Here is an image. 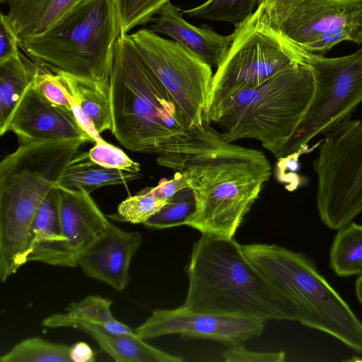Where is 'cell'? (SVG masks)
Listing matches in <instances>:
<instances>
[{"label": "cell", "instance_id": "4dcf8cb0", "mask_svg": "<svg viewBox=\"0 0 362 362\" xmlns=\"http://www.w3.org/2000/svg\"><path fill=\"white\" fill-rule=\"evenodd\" d=\"M90 159L106 168L139 173L140 164L132 160L122 149L105 140L96 142L88 151Z\"/></svg>", "mask_w": 362, "mask_h": 362}, {"label": "cell", "instance_id": "836d02e7", "mask_svg": "<svg viewBox=\"0 0 362 362\" xmlns=\"http://www.w3.org/2000/svg\"><path fill=\"white\" fill-rule=\"evenodd\" d=\"M20 38L3 13L0 16V63L20 57Z\"/></svg>", "mask_w": 362, "mask_h": 362}, {"label": "cell", "instance_id": "4fadbf2b", "mask_svg": "<svg viewBox=\"0 0 362 362\" xmlns=\"http://www.w3.org/2000/svg\"><path fill=\"white\" fill-rule=\"evenodd\" d=\"M264 321L252 317L189 310L182 305L156 309L134 332L146 340L168 334L214 340L229 346L243 344L264 331Z\"/></svg>", "mask_w": 362, "mask_h": 362}, {"label": "cell", "instance_id": "f1b7e54d", "mask_svg": "<svg viewBox=\"0 0 362 362\" xmlns=\"http://www.w3.org/2000/svg\"><path fill=\"white\" fill-rule=\"evenodd\" d=\"M122 34L151 21L170 0H115Z\"/></svg>", "mask_w": 362, "mask_h": 362}, {"label": "cell", "instance_id": "8992f818", "mask_svg": "<svg viewBox=\"0 0 362 362\" xmlns=\"http://www.w3.org/2000/svg\"><path fill=\"white\" fill-rule=\"evenodd\" d=\"M315 91L312 69L293 62L261 84L226 100L206 117L228 143L258 140L279 159L309 109Z\"/></svg>", "mask_w": 362, "mask_h": 362}, {"label": "cell", "instance_id": "e575fe53", "mask_svg": "<svg viewBox=\"0 0 362 362\" xmlns=\"http://www.w3.org/2000/svg\"><path fill=\"white\" fill-rule=\"evenodd\" d=\"M187 177L188 173L186 170L176 171L173 179L168 180L162 178L157 186L145 188L141 192L168 201L181 189L189 187Z\"/></svg>", "mask_w": 362, "mask_h": 362}, {"label": "cell", "instance_id": "7c38bea8", "mask_svg": "<svg viewBox=\"0 0 362 362\" xmlns=\"http://www.w3.org/2000/svg\"><path fill=\"white\" fill-rule=\"evenodd\" d=\"M129 37L141 58L173 97L190 129L202 128L214 76L211 65L177 42L165 39L151 29H140Z\"/></svg>", "mask_w": 362, "mask_h": 362}, {"label": "cell", "instance_id": "44dd1931", "mask_svg": "<svg viewBox=\"0 0 362 362\" xmlns=\"http://www.w3.org/2000/svg\"><path fill=\"white\" fill-rule=\"evenodd\" d=\"M140 177L139 173L99 165L90 159L88 152H83L72 158L58 185L70 190H84L90 194L100 187L125 185Z\"/></svg>", "mask_w": 362, "mask_h": 362}, {"label": "cell", "instance_id": "f35d334b", "mask_svg": "<svg viewBox=\"0 0 362 362\" xmlns=\"http://www.w3.org/2000/svg\"><path fill=\"white\" fill-rule=\"evenodd\" d=\"M262 0H258L257 5H259L261 3Z\"/></svg>", "mask_w": 362, "mask_h": 362}, {"label": "cell", "instance_id": "8fae6325", "mask_svg": "<svg viewBox=\"0 0 362 362\" xmlns=\"http://www.w3.org/2000/svg\"><path fill=\"white\" fill-rule=\"evenodd\" d=\"M260 4L271 23L309 53L323 55L342 41L362 44V0H262Z\"/></svg>", "mask_w": 362, "mask_h": 362}, {"label": "cell", "instance_id": "cb8c5ba5", "mask_svg": "<svg viewBox=\"0 0 362 362\" xmlns=\"http://www.w3.org/2000/svg\"><path fill=\"white\" fill-rule=\"evenodd\" d=\"M329 266L339 276L362 274V225L351 222L338 229L329 251Z\"/></svg>", "mask_w": 362, "mask_h": 362}, {"label": "cell", "instance_id": "9c48e42d", "mask_svg": "<svg viewBox=\"0 0 362 362\" xmlns=\"http://www.w3.org/2000/svg\"><path fill=\"white\" fill-rule=\"evenodd\" d=\"M325 135L317 158V207L330 229L351 223L362 212V120H343Z\"/></svg>", "mask_w": 362, "mask_h": 362}, {"label": "cell", "instance_id": "5bb4252c", "mask_svg": "<svg viewBox=\"0 0 362 362\" xmlns=\"http://www.w3.org/2000/svg\"><path fill=\"white\" fill-rule=\"evenodd\" d=\"M8 132H13L21 144L54 140L93 142L73 112L47 99L36 88L33 79L0 128L1 136Z\"/></svg>", "mask_w": 362, "mask_h": 362}, {"label": "cell", "instance_id": "d4e9b609", "mask_svg": "<svg viewBox=\"0 0 362 362\" xmlns=\"http://www.w3.org/2000/svg\"><path fill=\"white\" fill-rule=\"evenodd\" d=\"M70 346L41 337L21 340L0 358L1 362H71Z\"/></svg>", "mask_w": 362, "mask_h": 362}, {"label": "cell", "instance_id": "d6986e66", "mask_svg": "<svg viewBox=\"0 0 362 362\" xmlns=\"http://www.w3.org/2000/svg\"><path fill=\"white\" fill-rule=\"evenodd\" d=\"M65 241L61 231L54 187L41 203L31 224L27 261L76 267L77 262L69 252Z\"/></svg>", "mask_w": 362, "mask_h": 362}, {"label": "cell", "instance_id": "1f68e13d", "mask_svg": "<svg viewBox=\"0 0 362 362\" xmlns=\"http://www.w3.org/2000/svg\"><path fill=\"white\" fill-rule=\"evenodd\" d=\"M33 83L41 94L49 101L72 111L69 99L55 72L42 69L37 64Z\"/></svg>", "mask_w": 362, "mask_h": 362}, {"label": "cell", "instance_id": "603a6c76", "mask_svg": "<svg viewBox=\"0 0 362 362\" xmlns=\"http://www.w3.org/2000/svg\"><path fill=\"white\" fill-rule=\"evenodd\" d=\"M67 96L92 119L99 134L112 127L110 100L95 88L61 71H54Z\"/></svg>", "mask_w": 362, "mask_h": 362}, {"label": "cell", "instance_id": "9a60e30c", "mask_svg": "<svg viewBox=\"0 0 362 362\" xmlns=\"http://www.w3.org/2000/svg\"><path fill=\"white\" fill-rule=\"evenodd\" d=\"M138 231H125L110 221L93 243L80 255L78 266L89 277L124 290L129 282L132 259L141 244Z\"/></svg>", "mask_w": 362, "mask_h": 362}, {"label": "cell", "instance_id": "52a82bcc", "mask_svg": "<svg viewBox=\"0 0 362 362\" xmlns=\"http://www.w3.org/2000/svg\"><path fill=\"white\" fill-rule=\"evenodd\" d=\"M241 248L284 296L296 322L362 353V322L310 257L277 245L255 243L241 245Z\"/></svg>", "mask_w": 362, "mask_h": 362}, {"label": "cell", "instance_id": "6da1fadb", "mask_svg": "<svg viewBox=\"0 0 362 362\" xmlns=\"http://www.w3.org/2000/svg\"><path fill=\"white\" fill-rule=\"evenodd\" d=\"M192 132L189 141L158 156V164L187 171L196 208L186 226L202 234L234 238L269 180L271 164L260 151L223 141L207 122Z\"/></svg>", "mask_w": 362, "mask_h": 362}, {"label": "cell", "instance_id": "7a4b0ae2", "mask_svg": "<svg viewBox=\"0 0 362 362\" xmlns=\"http://www.w3.org/2000/svg\"><path fill=\"white\" fill-rule=\"evenodd\" d=\"M182 305L197 312L296 321L284 296L256 267L234 238L202 234L185 267Z\"/></svg>", "mask_w": 362, "mask_h": 362}, {"label": "cell", "instance_id": "2e32d148", "mask_svg": "<svg viewBox=\"0 0 362 362\" xmlns=\"http://www.w3.org/2000/svg\"><path fill=\"white\" fill-rule=\"evenodd\" d=\"M61 231L66 245L77 262L80 255L105 230L110 221L84 190L54 187Z\"/></svg>", "mask_w": 362, "mask_h": 362}, {"label": "cell", "instance_id": "277c9868", "mask_svg": "<svg viewBox=\"0 0 362 362\" xmlns=\"http://www.w3.org/2000/svg\"><path fill=\"white\" fill-rule=\"evenodd\" d=\"M54 140L21 144L0 163V280L28 261L31 224L83 144Z\"/></svg>", "mask_w": 362, "mask_h": 362}, {"label": "cell", "instance_id": "7402d4cb", "mask_svg": "<svg viewBox=\"0 0 362 362\" xmlns=\"http://www.w3.org/2000/svg\"><path fill=\"white\" fill-rule=\"evenodd\" d=\"M37 69V65L22 53L18 57L0 63V128L33 81Z\"/></svg>", "mask_w": 362, "mask_h": 362}, {"label": "cell", "instance_id": "ac0fdd59", "mask_svg": "<svg viewBox=\"0 0 362 362\" xmlns=\"http://www.w3.org/2000/svg\"><path fill=\"white\" fill-rule=\"evenodd\" d=\"M49 328L72 327L90 336L99 346L117 362H181L174 356L147 344L137 336L110 334L101 327L88 322L67 317L62 313H54L42 322Z\"/></svg>", "mask_w": 362, "mask_h": 362}, {"label": "cell", "instance_id": "f546056e", "mask_svg": "<svg viewBox=\"0 0 362 362\" xmlns=\"http://www.w3.org/2000/svg\"><path fill=\"white\" fill-rule=\"evenodd\" d=\"M112 303V300L100 296H88L71 303L63 313L67 317L101 326L115 319L110 309Z\"/></svg>", "mask_w": 362, "mask_h": 362}, {"label": "cell", "instance_id": "ffe728a7", "mask_svg": "<svg viewBox=\"0 0 362 362\" xmlns=\"http://www.w3.org/2000/svg\"><path fill=\"white\" fill-rule=\"evenodd\" d=\"M79 0H0L8 6L6 17L20 40L40 35L63 17Z\"/></svg>", "mask_w": 362, "mask_h": 362}, {"label": "cell", "instance_id": "484cf974", "mask_svg": "<svg viewBox=\"0 0 362 362\" xmlns=\"http://www.w3.org/2000/svg\"><path fill=\"white\" fill-rule=\"evenodd\" d=\"M258 0H207L195 8L182 11L192 18L236 24L254 11Z\"/></svg>", "mask_w": 362, "mask_h": 362}, {"label": "cell", "instance_id": "d6a6232c", "mask_svg": "<svg viewBox=\"0 0 362 362\" xmlns=\"http://www.w3.org/2000/svg\"><path fill=\"white\" fill-rule=\"evenodd\" d=\"M284 351L257 352L246 349L243 344L229 346L223 353V358L227 362H283Z\"/></svg>", "mask_w": 362, "mask_h": 362}, {"label": "cell", "instance_id": "30bf717a", "mask_svg": "<svg viewBox=\"0 0 362 362\" xmlns=\"http://www.w3.org/2000/svg\"><path fill=\"white\" fill-rule=\"evenodd\" d=\"M291 42L296 61L312 69L315 91L309 109L280 158L303 150L314 137L325 134L351 117L362 102V47L351 54L327 58Z\"/></svg>", "mask_w": 362, "mask_h": 362}, {"label": "cell", "instance_id": "e0dca14e", "mask_svg": "<svg viewBox=\"0 0 362 362\" xmlns=\"http://www.w3.org/2000/svg\"><path fill=\"white\" fill-rule=\"evenodd\" d=\"M181 11L170 1L167 2L156 17L151 18L150 29L172 37L217 68L231 45L233 34L221 35L206 25H192L184 19Z\"/></svg>", "mask_w": 362, "mask_h": 362}, {"label": "cell", "instance_id": "d590c367", "mask_svg": "<svg viewBox=\"0 0 362 362\" xmlns=\"http://www.w3.org/2000/svg\"><path fill=\"white\" fill-rule=\"evenodd\" d=\"M69 357L71 362H93L95 360V352L83 341H78L70 346Z\"/></svg>", "mask_w": 362, "mask_h": 362}, {"label": "cell", "instance_id": "4316f807", "mask_svg": "<svg viewBox=\"0 0 362 362\" xmlns=\"http://www.w3.org/2000/svg\"><path fill=\"white\" fill-rule=\"evenodd\" d=\"M196 200L190 187L185 188L171 197L168 203L144 225L147 228L164 229L186 225L195 211Z\"/></svg>", "mask_w": 362, "mask_h": 362}, {"label": "cell", "instance_id": "8d00e7d4", "mask_svg": "<svg viewBox=\"0 0 362 362\" xmlns=\"http://www.w3.org/2000/svg\"><path fill=\"white\" fill-rule=\"evenodd\" d=\"M100 327L107 332L115 335L130 337L137 336L134 329H131L125 324L117 320L115 318Z\"/></svg>", "mask_w": 362, "mask_h": 362}, {"label": "cell", "instance_id": "ba28073f", "mask_svg": "<svg viewBox=\"0 0 362 362\" xmlns=\"http://www.w3.org/2000/svg\"><path fill=\"white\" fill-rule=\"evenodd\" d=\"M235 26L231 45L213 76L206 119L228 98L296 62L288 39L271 23L262 4Z\"/></svg>", "mask_w": 362, "mask_h": 362}, {"label": "cell", "instance_id": "3957f363", "mask_svg": "<svg viewBox=\"0 0 362 362\" xmlns=\"http://www.w3.org/2000/svg\"><path fill=\"white\" fill-rule=\"evenodd\" d=\"M112 134L127 149L158 155L192 138L178 105L136 49L119 37L110 88Z\"/></svg>", "mask_w": 362, "mask_h": 362}, {"label": "cell", "instance_id": "5b68a950", "mask_svg": "<svg viewBox=\"0 0 362 362\" xmlns=\"http://www.w3.org/2000/svg\"><path fill=\"white\" fill-rule=\"evenodd\" d=\"M122 34L115 0H79L45 32L20 40V47L37 64L65 73L110 100Z\"/></svg>", "mask_w": 362, "mask_h": 362}, {"label": "cell", "instance_id": "83f0119b", "mask_svg": "<svg viewBox=\"0 0 362 362\" xmlns=\"http://www.w3.org/2000/svg\"><path fill=\"white\" fill-rule=\"evenodd\" d=\"M168 202L140 191L136 195L122 201L117 206V214L110 217L122 222L144 224Z\"/></svg>", "mask_w": 362, "mask_h": 362}, {"label": "cell", "instance_id": "74e56055", "mask_svg": "<svg viewBox=\"0 0 362 362\" xmlns=\"http://www.w3.org/2000/svg\"><path fill=\"white\" fill-rule=\"evenodd\" d=\"M355 288L357 298L362 305V274L359 275L356 281Z\"/></svg>", "mask_w": 362, "mask_h": 362}]
</instances>
